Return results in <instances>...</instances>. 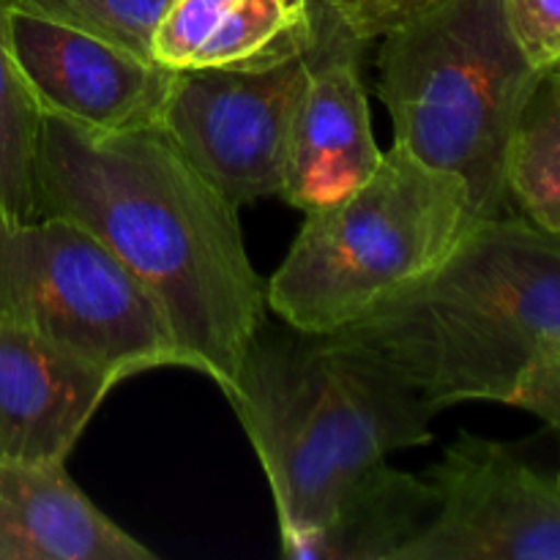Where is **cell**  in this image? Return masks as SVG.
Segmentation results:
<instances>
[{
    "label": "cell",
    "mask_w": 560,
    "mask_h": 560,
    "mask_svg": "<svg viewBox=\"0 0 560 560\" xmlns=\"http://www.w3.org/2000/svg\"><path fill=\"white\" fill-rule=\"evenodd\" d=\"M545 74L525 60L503 0H441L383 36L377 96L394 142L468 186L474 219L506 211V164Z\"/></svg>",
    "instance_id": "obj_4"
},
{
    "label": "cell",
    "mask_w": 560,
    "mask_h": 560,
    "mask_svg": "<svg viewBox=\"0 0 560 560\" xmlns=\"http://www.w3.org/2000/svg\"><path fill=\"white\" fill-rule=\"evenodd\" d=\"M506 189L528 222L560 235V91L547 77L512 140Z\"/></svg>",
    "instance_id": "obj_15"
},
{
    "label": "cell",
    "mask_w": 560,
    "mask_h": 560,
    "mask_svg": "<svg viewBox=\"0 0 560 560\" xmlns=\"http://www.w3.org/2000/svg\"><path fill=\"white\" fill-rule=\"evenodd\" d=\"M326 0H312V42L304 60V88L290 129L282 197L301 211L337 202L370 178L381 162L364 88V52Z\"/></svg>",
    "instance_id": "obj_9"
},
{
    "label": "cell",
    "mask_w": 560,
    "mask_h": 560,
    "mask_svg": "<svg viewBox=\"0 0 560 560\" xmlns=\"http://www.w3.org/2000/svg\"><path fill=\"white\" fill-rule=\"evenodd\" d=\"M9 44L42 113L109 131L162 124L175 69L159 60L16 9Z\"/></svg>",
    "instance_id": "obj_10"
},
{
    "label": "cell",
    "mask_w": 560,
    "mask_h": 560,
    "mask_svg": "<svg viewBox=\"0 0 560 560\" xmlns=\"http://www.w3.org/2000/svg\"><path fill=\"white\" fill-rule=\"evenodd\" d=\"M0 317L44 334L115 383L186 370L156 299L102 241L63 217L0 219Z\"/></svg>",
    "instance_id": "obj_6"
},
{
    "label": "cell",
    "mask_w": 560,
    "mask_h": 560,
    "mask_svg": "<svg viewBox=\"0 0 560 560\" xmlns=\"http://www.w3.org/2000/svg\"><path fill=\"white\" fill-rule=\"evenodd\" d=\"M427 481L435 517L397 560H560V470L463 432Z\"/></svg>",
    "instance_id": "obj_8"
},
{
    "label": "cell",
    "mask_w": 560,
    "mask_h": 560,
    "mask_svg": "<svg viewBox=\"0 0 560 560\" xmlns=\"http://www.w3.org/2000/svg\"><path fill=\"white\" fill-rule=\"evenodd\" d=\"M435 410L512 405L530 361L560 342V235L525 217L479 219L421 282L342 328Z\"/></svg>",
    "instance_id": "obj_3"
},
{
    "label": "cell",
    "mask_w": 560,
    "mask_h": 560,
    "mask_svg": "<svg viewBox=\"0 0 560 560\" xmlns=\"http://www.w3.org/2000/svg\"><path fill=\"white\" fill-rule=\"evenodd\" d=\"M509 408L525 410L560 432V342L547 345L530 361Z\"/></svg>",
    "instance_id": "obj_20"
},
{
    "label": "cell",
    "mask_w": 560,
    "mask_h": 560,
    "mask_svg": "<svg viewBox=\"0 0 560 560\" xmlns=\"http://www.w3.org/2000/svg\"><path fill=\"white\" fill-rule=\"evenodd\" d=\"M339 20L364 42L388 36L438 5L441 0H326Z\"/></svg>",
    "instance_id": "obj_19"
},
{
    "label": "cell",
    "mask_w": 560,
    "mask_h": 560,
    "mask_svg": "<svg viewBox=\"0 0 560 560\" xmlns=\"http://www.w3.org/2000/svg\"><path fill=\"white\" fill-rule=\"evenodd\" d=\"M115 386L71 350L0 317V463H66Z\"/></svg>",
    "instance_id": "obj_11"
},
{
    "label": "cell",
    "mask_w": 560,
    "mask_h": 560,
    "mask_svg": "<svg viewBox=\"0 0 560 560\" xmlns=\"http://www.w3.org/2000/svg\"><path fill=\"white\" fill-rule=\"evenodd\" d=\"M552 74H556V71H552ZM558 74H560V69H558Z\"/></svg>",
    "instance_id": "obj_22"
},
{
    "label": "cell",
    "mask_w": 560,
    "mask_h": 560,
    "mask_svg": "<svg viewBox=\"0 0 560 560\" xmlns=\"http://www.w3.org/2000/svg\"><path fill=\"white\" fill-rule=\"evenodd\" d=\"M36 206L102 241L162 306L186 370L233 388L266 326V288L238 206L162 126L109 131L42 113Z\"/></svg>",
    "instance_id": "obj_1"
},
{
    "label": "cell",
    "mask_w": 560,
    "mask_h": 560,
    "mask_svg": "<svg viewBox=\"0 0 560 560\" xmlns=\"http://www.w3.org/2000/svg\"><path fill=\"white\" fill-rule=\"evenodd\" d=\"M474 222L463 178L394 142L353 191L306 211L266 301L295 331L337 334L435 271Z\"/></svg>",
    "instance_id": "obj_5"
},
{
    "label": "cell",
    "mask_w": 560,
    "mask_h": 560,
    "mask_svg": "<svg viewBox=\"0 0 560 560\" xmlns=\"http://www.w3.org/2000/svg\"><path fill=\"white\" fill-rule=\"evenodd\" d=\"M304 60L175 71L162 129L235 206L282 195Z\"/></svg>",
    "instance_id": "obj_7"
},
{
    "label": "cell",
    "mask_w": 560,
    "mask_h": 560,
    "mask_svg": "<svg viewBox=\"0 0 560 560\" xmlns=\"http://www.w3.org/2000/svg\"><path fill=\"white\" fill-rule=\"evenodd\" d=\"M547 80H550L552 85H556L558 91H560V74H558V71H556V74H547Z\"/></svg>",
    "instance_id": "obj_21"
},
{
    "label": "cell",
    "mask_w": 560,
    "mask_h": 560,
    "mask_svg": "<svg viewBox=\"0 0 560 560\" xmlns=\"http://www.w3.org/2000/svg\"><path fill=\"white\" fill-rule=\"evenodd\" d=\"M224 397L266 470L282 547L320 528L394 452L430 443L438 413L375 350L295 328H260Z\"/></svg>",
    "instance_id": "obj_2"
},
{
    "label": "cell",
    "mask_w": 560,
    "mask_h": 560,
    "mask_svg": "<svg viewBox=\"0 0 560 560\" xmlns=\"http://www.w3.org/2000/svg\"><path fill=\"white\" fill-rule=\"evenodd\" d=\"M438 498L427 479L386 465L372 470L326 523L282 547L290 560H397L435 517Z\"/></svg>",
    "instance_id": "obj_14"
},
{
    "label": "cell",
    "mask_w": 560,
    "mask_h": 560,
    "mask_svg": "<svg viewBox=\"0 0 560 560\" xmlns=\"http://www.w3.org/2000/svg\"><path fill=\"white\" fill-rule=\"evenodd\" d=\"M509 31L539 74L560 69V0H503Z\"/></svg>",
    "instance_id": "obj_18"
},
{
    "label": "cell",
    "mask_w": 560,
    "mask_h": 560,
    "mask_svg": "<svg viewBox=\"0 0 560 560\" xmlns=\"http://www.w3.org/2000/svg\"><path fill=\"white\" fill-rule=\"evenodd\" d=\"M312 42V0H175L153 36L167 69H268Z\"/></svg>",
    "instance_id": "obj_13"
},
{
    "label": "cell",
    "mask_w": 560,
    "mask_h": 560,
    "mask_svg": "<svg viewBox=\"0 0 560 560\" xmlns=\"http://www.w3.org/2000/svg\"><path fill=\"white\" fill-rule=\"evenodd\" d=\"M42 109L9 44V3L0 0V219H38L36 151Z\"/></svg>",
    "instance_id": "obj_16"
},
{
    "label": "cell",
    "mask_w": 560,
    "mask_h": 560,
    "mask_svg": "<svg viewBox=\"0 0 560 560\" xmlns=\"http://www.w3.org/2000/svg\"><path fill=\"white\" fill-rule=\"evenodd\" d=\"M9 9L77 27L153 58V36L175 0H5Z\"/></svg>",
    "instance_id": "obj_17"
},
{
    "label": "cell",
    "mask_w": 560,
    "mask_h": 560,
    "mask_svg": "<svg viewBox=\"0 0 560 560\" xmlns=\"http://www.w3.org/2000/svg\"><path fill=\"white\" fill-rule=\"evenodd\" d=\"M66 474V463H0V560H153Z\"/></svg>",
    "instance_id": "obj_12"
}]
</instances>
